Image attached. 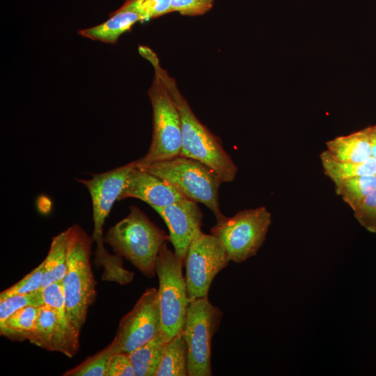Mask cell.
Here are the masks:
<instances>
[{"instance_id": "cell-1", "label": "cell", "mask_w": 376, "mask_h": 376, "mask_svg": "<svg viewBox=\"0 0 376 376\" xmlns=\"http://www.w3.org/2000/svg\"><path fill=\"white\" fill-rule=\"evenodd\" d=\"M139 52L160 75L178 109L182 133L181 155L200 161L211 168L221 182H232L236 177L237 167L224 150L220 139L196 118L178 90L175 80L160 65L156 54L145 46H140Z\"/></svg>"}, {"instance_id": "cell-2", "label": "cell", "mask_w": 376, "mask_h": 376, "mask_svg": "<svg viewBox=\"0 0 376 376\" xmlns=\"http://www.w3.org/2000/svg\"><path fill=\"white\" fill-rule=\"evenodd\" d=\"M169 236L138 207L130 206L128 215L111 226L104 236L116 255L126 258L146 277L156 275V260Z\"/></svg>"}, {"instance_id": "cell-3", "label": "cell", "mask_w": 376, "mask_h": 376, "mask_svg": "<svg viewBox=\"0 0 376 376\" xmlns=\"http://www.w3.org/2000/svg\"><path fill=\"white\" fill-rule=\"evenodd\" d=\"M70 233L65 275L62 281L67 320L79 338L88 308L96 295L95 281L90 262L92 237L78 225L68 228Z\"/></svg>"}, {"instance_id": "cell-4", "label": "cell", "mask_w": 376, "mask_h": 376, "mask_svg": "<svg viewBox=\"0 0 376 376\" xmlns=\"http://www.w3.org/2000/svg\"><path fill=\"white\" fill-rule=\"evenodd\" d=\"M136 160L106 172L93 175L88 180L79 179L88 189L92 202L93 232L96 244L95 264L103 268L102 278L110 280L118 276L123 269L122 257L109 253L104 245L103 227L105 220L123 189L130 171Z\"/></svg>"}, {"instance_id": "cell-5", "label": "cell", "mask_w": 376, "mask_h": 376, "mask_svg": "<svg viewBox=\"0 0 376 376\" xmlns=\"http://www.w3.org/2000/svg\"><path fill=\"white\" fill-rule=\"evenodd\" d=\"M162 178L186 198L206 205L216 221L224 219L219 203L221 181L209 166L182 155L139 167Z\"/></svg>"}, {"instance_id": "cell-6", "label": "cell", "mask_w": 376, "mask_h": 376, "mask_svg": "<svg viewBox=\"0 0 376 376\" xmlns=\"http://www.w3.org/2000/svg\"><path fill=\"white\" fill-rule=\"evenodd\" d=\"M148 91L152 108V136L146 154L136 159V166L181 155L182 123L178 109L158 72Z\"/></svg>"}, {"instance_id": "cell-7", "label": "cell", "mask_w": 376, "mask_h": 376, "mask_svg": "<svg viewBox=\"0 0 376 376\" xmlns=\"http://www.w3.org/2000/svg\"><path fill=\"white\" fill-rule=\"evenodd\" d=\"M184 263L165 242L156 260L162 332L169 341L182 334L190 300L182 274Z\"/></svg>"}, {"instance_id": "cell-8", "label": "cell", "mask_w": 376, "mask_h": 376, "mask_svg": "<svg viewBox=\"0 0 376 376\" xmlns=\"http://www.w3.org/2000/svg\"><path fill=\"white\" fill-rule=\"evenodd\" d=\"M44 304L39 306L36 327L29 340L48 351L72 358L78 351L79 338L70 328L62 282L41 289Z\"/></svg>"}, {"instance_id": "cell-9", "label": "cell", "mask_w": 376, "mask_h": 376, "mask_svg": "<svg viewBox=\"0 0 376 376\" xmlns=\"http://www.w3.org/2000/svg\"><path fill=\"white\" fill-rule=\"evenodd\" d=\"M272 214L265 206L237 212L217 221L210 233L226 247L230 260L241 263L256 255L266 239Z\"/></svg>"}, {"instance_id": "cell-10", "label": "cell", "mask_w": 376, "mask_h": 376, "mask_svg": "<svg viewBox=\"0 0 376 376\" xmlns=\"http://www.w3.org/2000/svg\"><path fill=\"white\" fill-rule=\"evenodd\" d=\"M222 311L208 297L189 302L182 334L187 345L188 376H211V343Z\"/></svg>"}, {"instance_id": "cell-11", "label": "cell", "mask_w": 376, "mask_h": 376, "mask_svg": "<svg viewBox=\"0 0 376 376\" xmlns=\"http://www.w3.org/2000/svg\"><path fill=\"white\" fill-rule=\"evenodd\" d=\"M230 261L223 243L215 236L198 230L191 241L185 257V281L191 301L208 297L211 283Z\"/></svg>"}, {"instance_id": "cell-12", "label": "cell", "mask_w": 376, "mask_h": 376, "mask_svg": "<svg viewBox=\"0 0 376 376\" xmlns=\"http://www.w3.org/2000/svg\"><path fill=\"white\" fill-rule=\"evenodd\" d=\"M162 331V320L155 288H148L132 309L120 320L112 343L114 353L129 354Z\"/></svg>"}, {"instance_id": "cell-13", "label": "cell", "mask_w": 376, "mask_h": 376, "mask_svg": "<svg viewBox=\"0 0 376 376\" xmlns=\"http://www.w3.org/2000/svg\"><path fill=\"white\" fill-rule=\"evenodd\" d=\"M163 219L169 232L175 253L185 263L191 241L201 230L203 213L197 203L185 198L162 207L153 208Z\"/></svg>"}, {"instance_id": "cell-14", "label": "cell", "mask_w": 376, "mask_h": 376, "mask_svg": "<svg viewBox=\"0 0 376 376\" xmlns=\"http://www.w3.org/2000/svg\"><path fill=\"white\" fill-rule=\"evenodd\" d=\"M128 198L139 199L152 208L186 198L162 178L136 166L128 173L118 201Z\"/></svg>"}, {"instance_id": "cell-15", "label": "cell", "mask_w": 376, "mask_h": 376, "mask_svg": "<svg viewBox=\"0 0 376 376\" xmlns=\"http://www.w3.org/2000/svg\"><path fill=\"white\" fill-rule=\"evenodd\" d=\"M326 146L328 154L338 161L361 163L372 157L366 128L336 137L327 141Z\"/></svg>"}, {"instance_id": "cell-16", "label": "cell", "mask_w": 376, "mask_h": 376, "mask_svg": "<svg viewBox=\"0 0 376 376\" xmlns=\"http://www.w3.org/2000/svg\"><path fill=\"white\" fill-rule=\"evenodd\" d=\"M104 22L84 29L78 33L83 37L102 42L114 44L124 33L130 31L137 22H141L139 14L130 10H118L109 15Z\"/></svg>"}, {"instance_id": "cell-17", "label": "cell", "mask_w": 376, "mask_h": 376, "mask_svg": "<svg viewBox=\"0 0 376 376\" xmlns=\"http://www.w3.org/2000/svg\"><path fill=\"white\" fill-rule=\"evenodd\" d=\"M69 229L52 238L48 253L43 260L44 275L41 289L55 282H62L67 269Z\"/></svg>"}, {"instance_id": "cell-18", "label": "cell", "mask_w": 376, "mask_h": 376, "mask_svg": "<svg viewBox=\"0 0 376 376\" xmlns=\"http://www.w3.org/2000/svg\"><path fill=\"white\" fill-rule=\"evenodd\" d=\"M168 340L161 331L128 355L136 376H155Z\"/></svg>"}, {"instance_id": "cell-19", "label": "cell", "mask_w": 376, "mask_h": 376, "mask_svg": "<svg viewBox=\"0 0 376 376\" xmlns=\"http://www.w3.org/2000/svg\"><path fill=\"white\" fill-rule=\"evenodd\" d=\"M320 157L324 174L334 185L351 178L376 173V159L373 157L361 163L341 162L332 158L325 150Z\"/></svg>"}, {"instance_id": "cell-20", "label": "cell", "mask_w": 376, "mask_h": 376, "mask_svg": "<svg viewBox=\"0 0 376 376\" xmlns=\"http://www.w3.org/2000/svg\"><path fill=\"white\" fill-rule=\"evenodd\" d=\"M187 345L182 336L167 342L155 376H188Z\"/></svg>"}, {"instance_id": "cell-21", "label": "cell", "mask_w": 376, "mask_h": 376, "mask_svg": "<svg viewBox=\"0 0 376 376\" xmlns=\"http://www.w3.org/2000/svg\"><path fill=\"white\" fill-rule=\"evenodd\" d=\"M39 306L22 308L0 322V334L13 340H29L36 327Z\"/></svg>"}, {"instance_id": "cell-22", "label": "cell", "mask_w": 376, "mask_h": 376, "mask_svg": "<svg viewBox=\"0 0 376 376\" xmlns=\"http://www.w3.org/2000/svg\"><path fill=\"white\" fill-rule=\"evenodd\" d=\"M334 185L336 194L354 210L367 196L376 190V176L351 178Z\"/></svg>"}, {"instance_id": "cell-23", "label": "cell", "mask_w": 376, "mask_h": 376, "mask_svg": "<svg viewBox=\"0 0 376 376\" xmlns=\"http://www.w3.org/2000/svg\"><path fill=\"white\" fill-rule=\"evenodd\" d=\"M114 353L112 343L86 359L76 367L63 374L64 376H106L110 357Z\"/></svg>"}, {"instance_id": "cell-24", "label": "cell", "mask_w": 376, "mask_h": 376, "mask_svg": "<svg viewBox=\"0 0 376 376\" xmlns=\"http://www.w3.org/2000/svg\"><path fill=\"white\" fill-rule=\"evenodd\" d=\"M171 0H125L118 10H130L139 15L141 22L171 13Z\"/></svg>"}, {"instance_id": "cell-25", "label": "cell", "mask_w": 376, "mask_h": 376, "mask_svg": "<svg viewBox=\"0 0 376 376\" xmlns=\"http://www.w3.org/2000/svg\"><path fill=\"white\" fill-rule=\"evenodd\" d=\"M42 304L44 301L41 290L0 299V322L22 308L29 306H40Z\"/></svg>"}, {"instance_id": "cell-26", "label": "cell", "mask_w": 376, "mask_h": 376, "mask_svg": "<svg viewBox=\"0 0 376 376\" xmlns=\"http://www.w3.org/2000/svg\"><path fill=\"white\" fill-rule=\"evenodd\" d=\"M44 275L43 261L17 283L2 291L0 299L15 295L26 294L41 290Z\"/></svg>"}, {"instance_id": "cell-27", "label": "cell", "mask_w": 376, "mask_h": 376, "mask_svg": "<svg viewBox=\"0 0 376 376\" xmlns=\"http://www.w3.org/2000/svg\"><path fill=\"white\" fill-rule=\"evenodd\" d=\"M353 212L354 217L363 228L376 233V190L367 196Z\"/></svg>"}, {"instance_id": "cell-28", "label": "cell", "mask_w": 376, "mask_h": 376, "mask_svg": "<svg viewBox=\"0 0 376 376\" xmlns=\"http://www.w3.org/2000/svg\"><path fill=\"white\" fill-rule=\"evenodd\" d=\"M214 0H171V13L179 12L182 15L196 16L208 12Z\"/></svg>"}, {"instance_id": "cell-29", "label": "cell", "mask_w": 376, "mask_h": 376, "mask_svg": "<svg viewBox=\"0 0 376 376\" xmlns=\"http://www.w3.org/2000/svg\"><path fill=\"white\" fill-rule=\"evenodd\" d=\"M106 376H136L128 354L113 353L109 360Z\"/></svg>"}, {"instance_id": "cell-30", "label": "cell", "mask_w": 376, "mask_h": 376, "mask_svg": "<svg viewBox=\"0 0 376 376\" xmlns=\"http://www.w3.org/2000/svg\"><path fill=\"white\" fill-rule=\"evenodd\" d=\"M371 147V155L376 159V125L366 127Z\"/></svg>"}, {"instance_id": "cell-31", "label": "cell", "mask_w": 376, "mask_h": 376, "mask_svg": "<svg viewBox=\"0 0 376 376\" xmlns=\"http://www.w3.org/2000/svg\"><path fill=\"white\" fill-rule=\"evenodd\" d=\"M375 176H376V173H375Z\"/></svg>"}]
</instances>
